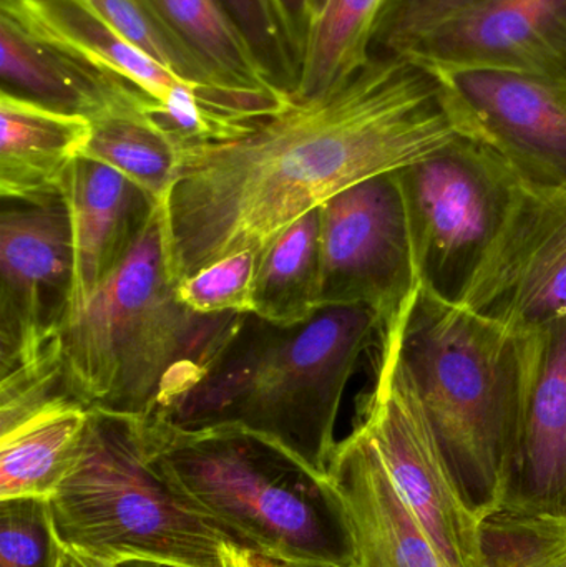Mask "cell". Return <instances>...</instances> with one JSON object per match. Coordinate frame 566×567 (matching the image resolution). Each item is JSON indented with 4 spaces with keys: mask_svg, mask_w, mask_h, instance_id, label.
<instances>
[{
    "mask_svg": "<svg viewBox=\"0 0 566 567\" xmlns=\"http://www.w3.org/2000/svg\"><path fill=\"white\" fill-rule=\"evenodd\" d=\"M116 567H182L176 565H166V563L145 561V559H132V561L119 563Z\"/></svg>",
    "mask_w": 566,
    "mask_h": 567,
    "instance_id": "obj_34",
    "label": "cell"
},
{
    "mask_svg": "<svg viewBox=\"0 0 566 567\" xmlns=\"http://www.w3.org/2000/svg\"><path fill=\"white\" fill-rule=\"evenodd\" d=\"M399 355L469 508L502 512L517 435L521 340L418 282Z\"/></svg>",
    "mask_w": 566,
    "mask_h": 567,
    "instance_id": "obj_5",
    "label": "cell"
},
{
    "mask_svg": "<svg viewBox=\"0 0 566 567\" xmlns=\"http://www.w3.org/2000/svg\"><path fill=\"white\" fill-rule=\"evenodd\" d=\"M75 290L72 221L62 193L2 199L0 377L35 362L60 336Z\"/></svg>",
    "mask_w": 566,
    "mask_h": 567,
    "instance_id": "obj_10",
    "label": "cell"
},
{
    "mask_svg": "<svg viewBox=\"0 0 566 567\" xmlns=\"http://www.w3.org/2000/svg\"><path fill=\"white\" fill-rule=\"evenodd\" d=\"M92 122L0 92V196L40 199L62 193L85 153Z\"/></svg>",
    "mask_w": 566,
    "mask_h": 567,
    "instance_id": "obj_20",
    "label": "cell"
},
{
    "mask_svg": "<svg viewBox=\"0 0 566 567\" xmlns=\"http://www.w3.org/2000/svg\"><path fill=\"white\" fill-rule=\"evenodd\" d=\"M374 383L359 399L364 430L415 518L447 567H484L482 522L469 508L399 355L394 323L374 355Z\"/></svg>",
    "mask_w": 566,
    "mask_h": 567,
    "instance_id": "obj_8",
    "label": "cell"
},
{
    "mask_svg": "<svg viewBox=\"0 0 566 567\" xmlns=\"http://www.w3.org/2000/svg\"><path fill=\"white\" fill-rule=\"evenodd\" d=\"M176 287L159 203L122 265L60 330L73 395L99 412L150 419L202 379L245 313L203 316Z\"/></svg>",
    "mask_w": 566,
    "mask_h": 567,
    "instance_id": "obj_3",
    "label": "cell"
},
{
    "mask_svg": "<svg viewBox=\"0 0 566 567\" xmlns=\"http://www.w3.org/2000/svg\"><path fill=\"white\" fill-rule=\"evenodd\" d=\"M235 20L268 82L279 92L295 93L301 62L272 0H218Z\"/></svg>",
    "mask_w": 566,
    "mask_h": 567,
    "instance_id": "obj_27",
    "label": "cell"
},
{
    "mask_svg": "<svg viewBox=\"0 0 566 567\" xmlns=\"http://www.w3.org/2000/svg\"><path fill=\"white\" fill-rule=\"evenodd\" d=\"M481 2L484 0H388L372 55H398L412 40Z\"/></svg>",
    "mask_w": 566,
    "mask_h": 567,
    "instance_id": "obj_30",
    "label": "cell"
},
{
    "mask_svg": "<svg viewBox=\"0 0 566 567\" xmlns=\"http://www.w3.org/2000/svg\"><path fill=\"white\" fill-rule=\"evenodd\" d=\"M382 329L362 303L319 307L292 326L245 313L202 379L153 419L186 432L241 430L328 475L346 386Z\"/></svg>",
    "mask_w": 566,
    "mask_h": 567,
    "instance_id": "obj_2",
    "label": "cell"
},
{
    "mask_svg": "<svg viewBox=\"0 0 566 567\" xmlns=\"http://www.w3.org/2000/svg\"><path fill=\"white\" fill-rule=\"evenodd\" d=\"M146 2L233 85L255 92H279L266 79L241 30L218 0Z\"/></svg>",
    "mask_w": 566,
    "mask_h": 567,
    "instance_id": "obj_25",
    "label": "cell"
},
{
    "mask_svg": "<svg viewBox=\"0 0 566 567\" xmlns=\"http://www.w3.org/2000/svg\"><path fill=\"white\" fill-rule=\"evenodd\" d=\"M136 49L203 93L213 110L235 120L272 115L288 105L282 92H255L233 85L196 53L146 0H85Z\"/></svg>",
    "mask_w": 566,
    "mask_h": 567,
    "instance_id": "obj_21",
    "label": "cell"
},
{
    "mask_svg": "<svg viewBox=\"0 0 566 567\" xmlns=\"http://www.w3.org/2000/svg\"><path fill=\"white\" fill-rule=\"evenodd\" d=\"M62 195L75 251L73 312L122 265L162 202L112 166L83 155L66 172Z\"/></svg>",
    "mask_w": 566,
    "mask_h": 567,
    "instance_id": "obj_18",
    "label": "cell"
},
{
    "mask_svg": "<svg viewBox=\"0 0 566 567\" xmlns=\"http://www.w3.org/2000/svg\"><path fill=\"white\" fill-rule=\"evenodd\" d=\"M229 556L236 567H285L263 558V556L255 555V553L246 551V549L238 548V546H229Z\"/></svg>",
    "mask_w": 566,
    "mask_h": 567,
    "instance_id": "obj_33",
    "label": "cell"
},
{
    "mask_svg": "<svg viewBox=\"0 0 566 567\" xmlns=\"http://www.w3.org/2000/svg\"><path fill=\"white\" fill-rule=\"evenodd\" d=\"M415 287L408 215L395 172L349 186L319 206V307L362 303L388 327L401 316Z\"/></svg>",
    "mask_w": 566,
    "mask_h": 567,
    "instance_id": "obj_9",
    "label": "cell"
},
{
    "mask_svg": "<svg viewBox=\"0 0 566 567\" xmlns=\"http://www.w3.org/2000/svg\"><path fill=\"white\" fill-rule=\"evenodd\" d=\"M272 2L281 16L302 69V60H305L312 23H315V0H272Z\"/></svg>",
    "mask_w": 566,
    "mask_h": 567,
    "instance_id": "obj_31",
    "label": "cell"
},
{
    "mask_svg": "<svg viewBox=\"0 0 566 567\" xmlns=\"http://www.w3.org/2000/svg\"><path fill=\"white\" fill-rule=\"evenodd\" d=\"M60 549L49 499H0V567H56Z\"/></svg>",
    "mask_w": 566,
    "mask_h": 567,
    "instance_id": "obj_28",
    "label": "cell"
},
{
    "mask_svg": "<svg viewBox=\"0 0 566 567\" xmlns=\"http://www.w3.org/2000/svg\"><path fill=\"white\" fill-rule=\"evenodd\" d=\"M259 256L238 252L183 279L176 287L179 300L203 316L253 313V281Z\"/></svg>",
    "mask_w": 566,
    "mask_h": 567,
    "instance_id": "obj_29",
    "label": "cell"
},
{
    "mask_svg": "<svg viewBox=\"0 0 566 567\" xmlns=\"http://www.w3.org/2000/svg\"><path fill=\"white\" fill-rule=\"evenodd\" d=\"M329 0H315V20L318 19L319 13L325 10V7L328 6ZM315 25V23H312Z\"/></svg>",
    "mask_w": 566,
    "mask_h": 567,
    "instance_id": "obj_35",
    "label": "cell"
},
{
    "mask_svg": "<svg viewBox=\"0 0 566 567\" xmlns=\"http://www.w3.org/2000/svg\"><path fill=\"white\" fill-rule=\"evenodd\" d=\"M0 92L90 122L156 102L128 80L40 39L6 10H0Z\"/></svg>",
    "mask_w": 566,
    "mask_h": 567,
    "instance_id": "obj_17",
    "label": "cell"
},
{
    "mask_svg": "<svg viewBox=\"0 0 566 567\" xmlns=\"http://www.w3.org/2000/svg\"><path fill=\"white\" fill-rule=\"evenodd\" d=\"M459 306L515 336L566 313V193L521 183Z\"/></svg>",
    "mask_w": 566,
    "mask_h": 567,
    "instance_id": "obj_12",
    "label": "cell"
},
{
    "mask_svg": "<svg viewBox=\"0 0 566 567\" xmlns=\"http://www.w3.org/2000/svg\"><path fill=\"white\" fill-rule=\"evenodd\" d=\"M328 476L344 502L358 567H447L364 430L338 442Z\"/></svg>",
    "mask_w": 566,
    "mask_h": 567,
    "instance_id": "obj_16",
    "label": "cell"
},
{
    "mask_svg": "<svg viewBox=\"0 0 566 567\" xmlns=\"http://www.w3.org/2000/svg\"><path fill=\"white\" fill-rule=\"evenodd\" d=\"M228 567H236L235 563H233L231 556H229V549H228Z\"/></svg>",
    "mask_w": 566,
    "mask_h": 567,
    "instance_id": "obj_36",
    "label": "cell"
},
{
    "mask_svg": "<svg viewBox=\"0 0 566 567\" xmlns=\"http://www.w3.org/2000/svg\"><path fill=\"white\" fill-rule=\"evenodd\" d=\"M49 505L63 546L112 565L228 567L235 546L153 463L138 416L92 410L79 456Z\"/></svg>",
    "mask_w": 566,
    "mask_h": 567,
    "instance_id": "obj_6",
    "label": "cell"
},
{
    "mask_svg": "<svg viewBox=\"0 0 566 567\" xmlns=\"http://www.w3.org/2000/svg\"><path fill=\"white\" fill-rule=\"evenodd\" d=\"M398 55L424 66L504 70L566 83V0H484Z\"/></svg>",
    "mask_w": 566,
    "mask_h": 567,
    "instance_id": "obj_14",
    "label": "cell"
},
{
    "mask_svg": "<svg viewBox=\"0 0 566 567\" xmlns=\"http://www.w3.org/2000/svg\"><path fill=\"white\" fill-rule=\"evenodd\" d=\"M319 293V208L289 226L259 256L253 313L279 323L315 316Z\"/></svg>",
    "mask_w": 566,
    "mask_h": 567,
    "instance_id": "obj_22",
    "label": "cell"
},
{
    "mask_svg": "<svg viewBox=\"0 0 566 567\" xmlns=\"http://www.w3.org/2000/svg\"><path fill=\"white\" fill-rule=\"evenodd\" d=\"M518 340L517 435L502 512L566 523V313Z\"/></svg>",
    "mask_w": 566,
    "mask_h": 567,
    "instance_id": "obj_13",
    "label": "cell"
},
{
    "mask_svg": "<svg viewBox=\"0 0 566 567\" xmlns=\"http://www.w3.org/2000/svg\"><path fill=\"white\" fill-rule=\"evenodd\" d=\"M153 105L93 120L92 136L83 156L112 166L153 199L162 202L178 173L179 146L153 122L150 116Z\"/></svg>",
    "mask_w": 566,
    "mask_h": 567,
    "instance_id": "obj_24",
    "label": "cell"
},
{
    "mask_svg": "<svg viewBox=\"0 0 566 567\" xmlns=\"http://www.w3.org/2000/svg\"><path fill=\"white\" fill-rule=\"evenodd\" d=\"M461 136L429 70L372 55L331 92L292 99L231 138L185 146L162 199L176 281L265 249L349 186L398 172Z\"/></svg>",
    "mask_w": 566,
    "mask_h": 567,
    "instance_id": "obj_1",
    "label": "cell"
},
{
    "mask_svg": "<svg viewBox=\"0 0 566 567\" xmlns=\"http://www.w3.org/2000/svg\"><path fill=\"white\" fill-rule=\"evenodd\" d=\"M388 0H329L312 25L292 99L344 85L372 59V42Z\"/></svg>",
    "mask_w": 566,
    "mask_h": 567,
    "instance_id": "obj_23",
    "label": "cell"
},
{
    "mask_svg": "<svg viewBox=\"0 0 566 567\" xmlns=\"http://www.w3.org/2000/svg\"><path fill=\"white\" fill-rule=\"evenodd\" d=\"M153 463L229 539L285 567H358L344 502L328 475L241 430L186 432L142 419Z\"/></svg>",
    "mask_w": 566,
    "mask_h": 567,
    "instance_id": "obj_4",
    "label": "cell"
},
{
    "mask_svg": "<svg viewBox=\"0 0 566 567\" xmlns=\"http://www.w3.org/2000/svg\"><path fill=\"white\" fill-rule=\"evenodd\" d=\"M56 567H116V565L92 558V556L82 555V553L73 551V549L62 545L59 566Z\"/></svg>",
    "mask_w": 566,
    "mask_h": 567,
    "instance_id": "obj_32",
    "label": "cell"
},
{
    "mask_svg": "<svg viewBox=\"0 0 566 567\" xmlns=\"http://www.w3.org/2000/svg\"><path fill=\"white\" fill-rule=\"evenodd\" d=\"M90 409L55 370L0 392V499L45 498L72 470Z\"/></svg>",
    "mask_w": 566,
    "mask_h": 567,
    "instance_id": "obj_15",
    "label": "cell"
},
{
    "mask_svg": "<svg viewBox=\"0 0 566 567\" xmlns=\"http://www.w3.org/2000/svg\"><path fill=\"white\" fill-rule=\"evenodd\" d=\"M0 10L16 17L40 39L128 80L165 112H178L199 102L209 106L199 90L136 49L85 0H0Z\"/></svg>",
    "mask_w": 566,
    "mask_h": 567,
    "instance_id": "obj_19",
    "label": "cell"
},
{
    "mask_svg": "<svg viewBox=\"0 0 566 567\" xmlns=\"http://www.w3.org/2000/svg\"><path fill=\"white\" fill-rule=\"evenodd\" d=\"M484 567H566V523L498 512L482 522Z\"/></svg>",
    "mask_w": 566,
    "mask_h": 567,
    "instance_id": "obj_26",
    "label": "cell"
},
{
    "mask_svg": "<svg viewBox=\"0 0 566 567\" xmlns=\"http://www.w3.org/2000/svg\"><path fill=\"white\" fill-rule=\"evenodd\" d=\"M424 69L462 136L497 153L524 185L566 193L565 82L504 70Z\"/></svg>",
    "mask_w": 566,
    "mask_h": 567,
    "instance_id": "obj_11",
    "label": "cell"
},
{
    "mask_svg": "<svg viewBox=\"0 0 566 567\" xmlns=\"http://www.w3.org/2000/svg\"><path fill=\"white\" fill-rule=\"evenodd\" d=\"M418 282L461 303L521 188L488 146L457 136L398 169Z\"/></svg>",
    "mask_w": 566,
    "mask_h": 567,
    "instance_id": "obj_7",
    "label": "cell"
}]
</instances>
